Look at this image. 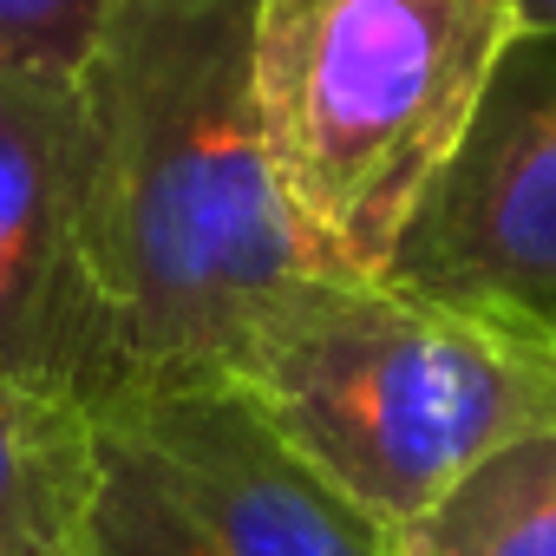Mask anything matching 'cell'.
Masks as SVG:
<instances>
[{"label": "cell", "mask_w": 556, "mask_h": 556, "mask_svg": "<svg viewBox=\"0 0 556 556\" xmlns=\"http://www.w3.org/2000/svg\"><path fill=\"white\" fill-rule=\"evenodd\" d=\"M73 79L105 341L99 406L229 380L262 308L328 268L262 144L249 0H112Z\"/></svg>", "instance_id": "1"}, {"label": "cell", "mask_w": 556, "mask_h": 556, "mask_svg": "<svg viewBox=\"0 0 556 556\" xmlns=\"http://www.w3.org/2000/svg\"><path fill=\"white\" fill-rule=\"evenodd\" d=\"M229 380L393 536L497 452L556 432V328L387 275H302L262 308Z\"/></svg>", "instance_id": "2"}, {"label": "cell", "mask_w": 556, "mask_h": 556, "mask_svg": "<svg viewBox=\"0 0 556 556\" xmlns=\"http://www.w3.org/2000/svg\"><path fill=\"white\" fill-rule=\"evenodd\" d=\"M523 40V0H249L262 144L328 268L387 275Z\"/></svg>", "instance_id": "3"}, {"label": "cell", "mask_w": 556, "mask_h": 556, "mask_svg": "<svg viewBox=\"0 0 556 556\" xmlns=\"http://www.w3.org/2000/svg\"><path fill=\"white\" fill-rule=\"evenodd\" d=\"M92 458L86 556H400L236 380L99 406Z\"/></svg>", "instance_id": "4"}, {"label": "cell", "mask_w": 556, "mask_h": 556, "mask_svg": "<svg viewBox=\"0 0 556 556\" xmlns=\"http://www.w3.org/2000/svg\"><path fill=\"white\" fill-rule=\"evenodd\" d=\"M387 282L556 328V40H523L497 66Z\"/></svg>", "instance_id": "5"}, {"label": "cell", "mask_w": 556, "mask_h": 556, "mask_svg": "<svg viewBox=\"0 0 556 556\" xmlns=\"http://www.w3.org/2000/svg\"><path fill=\"white\" fill-rule=\"evenodd\" d=\"M0 374L79 400L105 393L86 275V99L73 73L0 60Z\"/></svg>", "instance_id": "6"}, {"label": "cell", "mask_w": 556, "mask_h": 556, "mask_svg": "<svg viewBox=\"0 0 556 556\" xmlns=\"http://www.w3.org/2000/svg\"><path fill=\"white\" fill-rule=\"evenodd\" d=\"M92 413L0 374V556H86Z\"/></svg>", "instance_id": "7"}, {"label": "cell", "mask_w": 556, "mask_h": 556, "mask_svg": "<svg viewBox=\"0 0 556 556\" xmlns=\"http://www.w3.org/2000/svg\"><path fill=\"white\" fill-rule=\"evenodd\" d=\"M400 556H556V432L478 465L400 536Z\"/></svg>", "instance_id": "8"}, {"label": "cell", "mask_w": 556, "mask_h": 556, "mask_svg": "<svg viewBox=\"0 0 556 556\" xmlns=\"http://www.w3.org/2000/svg\"><path fill=\"white\" fill-rule=\"evenodd\" d=\"M112 0H0V60L79 73Z\"/></svg>", "instance_id": "9"}, {"label": "cell", "mask_w": 556, "mask_h": 556, "mask_svg": "<svg viewBox=\"0 0 556 556\" xmlns=\"http://www.w3.org/2000/svg\"><path fill=\"white\" fill-rule=\"evenodd\" d=\"M523 27L530 40H556V0H523Z\"/></svg>", "instance_id": "10"}]
</instances>
